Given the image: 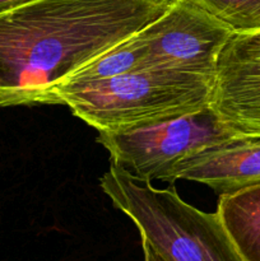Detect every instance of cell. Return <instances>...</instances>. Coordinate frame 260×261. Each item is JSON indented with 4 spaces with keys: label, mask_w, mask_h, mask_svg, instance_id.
<instances>
[{
    "label": "cell",
    "mask_w": 260,
    "mask_h": 261,
    "mask_svg": "<svg viewBox=\"0 0 260 261\" xmlns=\"http://www.w3.org/2000/svg\"><path fill=\"white\" fill-rule=\"evenodd\" d=\"M142 249H143V256H144V260L143 261H163L161 259L160 255L152 249L149 244L144 240H142Z\"/></svg>",
    "instance_id": "11"
},
{
    "label": "cell",
    "mask_w": 260,
    "mask_h": 261,
    "mask_svg": "<svg viewBox=\"0 0 260 261\" xmlns=\"http://www.w3.org/2000/svg\"><path fill=\"white\" fill-rule=\"evenodd\" d=\"M99 186L163 261H241L217 214L184 201L173 186L157 189L115 165Z\"/></svg>",
    "instance_id": "2"
},
{
    "label": "cell",
    "mask_w": 260,
    "mask_h": 261,
    "mask_svg": "<svg viewBox=\"0 0 260 261\" xmlns=\"http://www.w3.org/2000/svg\"><path fill=\"white\" fill-rule=\"evenodd\" d=\"M236 138L211 106L121 132H99L111 165L143 181H167L180 161Z\"/></svg>",
    "instance_id": "4"
},
{
    "label": "cell",
    "mask_w": 260,
    "mask_h": 261,
    "mask_svg": "<svg viewBox=\"0 0 260 261\" xmlns=\"http://www.w3.org/2000/svg\"><path fill=\"white\" fill-rule=\"evenodd\" d=\"M173 0H33L0 14V107L56 105L75 71Z\"/></svg>",
    "instance_id": "1"
},
{
    "label": "cell",
    "mask_w": 260,
    "mask_h": 261,
    "mask_svg": "<svg viewBox=\"0 0 260 261\" xmlns=\"http://www.w3.org/2000/svg\"><path fill=\"white\" fill-rule=\"evenodd\" d=\"M30 2H33V0H0V14Z\"/></svg>",
    "instance_id": "12"
},
{
    "label": "cell",
    "mask_w": 260,
    "mask_h": 261,
    "mask_svg": "<svg viewBox=\"0 0 260 261\" xmlns=\"http://www.w3.org/2000/svg\"><path fill=\"white\" fill-rule=\"evenodd\" d=\"M216 214L241 261H260V182L221 194Z\"/></svg>",
    "instance_id": "8"
},
{
    "label": "cell",
    "mask_w": 260,
    "mask_h": 261,
    "mask_svg": "<svg viewBox=\"0 0 260 261\" xmlns=\"http://www.w3.org/2000/svg\"><path fill=\"white\" fill-rule=\"evenodd\" d=\"M204 184L218 195L260 182V138L236 137L180 161L166 182Z\"/></svg>",
    "instance_id": "7"
},
{
    "label": "cell",
    "mask_w": 260,
    "mask_h": 261,
    "mask_svg": "<svg viewBox=\"0 0 260 261\" xmlns=\"http://www.w3.org/2000/svg\"><path fill=\"white\" fill-rule=\"evenodd\" d=\"M228 24L235 32L260 30V0H188Z\"/></svg>",
    "instance_id": "10"
},
{
    "label": "cell",
    "mask_w": 260,
    "mask_h": 261,
    "mask_svg": "<svg viewBox=\"0 0 260 261\" xmlns=\"http://www.w3.org/2000/svg\"><path fill=\"white\" fill-rule=\"evenodd\" d=\"M211 107L236 137L260 138V30L233 32L226 43Z\"/></svg>",
    "instance_id": "6"
},
{
    "label": "cell",
    "mask_w": 260,
    "mask_h": 261,
    "mask_svg": "<svg viewBox=\"0 0 260 261\" xmlns=\"http://www.w3.org/2000/svg\"><path fill=\"white\" fill-rule=\"evenodd\" d=\"M235 31L188 0H173L142 30L145 55L139 69L180 71L214 79L219 56Z\"/></svg>",
    "instance_id": "5"
},
{
    "label": "cell",
    "mask_w": 260,
    "mask_h": 261,
    "mask_svg": "<svg viewBox=\"0 0 260 261\" xmlns=\"http://www.w3.org/2000/svg\"><path fill=\"white\" fill-rule=\"evenodd\" d=\"M214 79L180 71L138 69L64 89L56 105L97 132H121L211 106Z\"/></svg>",
    "instance_id": "3"
},
{
    "label": "cell",
    "mask_w": 260,
    "mask_h": 261,
    "mask_svg": "<svg viewBox=\"0 0 260 261\" xmlns=\"http://www.w3.org/2000/svg\"><path fill=\"white\" fill-rule=\"evenodd\" d=\"M145 50L147 47H145L144 38L140 30L132 37L126 38L110 50L105 51L103 54L97 56L87 65L75 71L56 91V93L64 89L75 88L84 84L105 81V79L114 78V76L121 75L129 71L138 70L144 59Z\"/></svg>",
    "instance_id": "9"
}]
</instances>
